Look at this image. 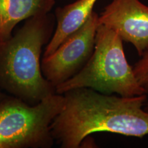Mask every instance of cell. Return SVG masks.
Instances as JSON below:
<instances>
[{"label": "cell", "instance_id": "1", "mask_svg": "<svg viewBox=\"0 0 148 148\" xmlns=\"http://www.w3.org/2000/svg\"><path fill=\"white\" fill-rule=\"evenodd\" d=\"M62 95L63 108L50 125L53 140L60 147H80L84 138L99 132L137 138L148 135L145 94L118 97L77 88Z\"/></svg>", "mask_w": 148, "mask_h": 148}, {"label": "cell", "instance_id": "2", "mask_svg": "<svg viewBox=\"0 0 148 148\" xmlns=\"http://www.w3.org/2000/svg\"><path fill=\"white\" fill-rule=\"evenodd\" d=\"M54 22L50 13L32 16L9 39L0 42V89L29 105L56 93L55 86L42 75L40 61Z\"/></svg>", "mask_w": 148, "mask_h": 148}, {"label": "cell", "instance_id": "3", "mask_svg": "<svg viewBox=\"0 0 148 148\" xmlns=\"http://www.w3.org/2000/svg\"><path fill=\"white\" fill-rule=\"evenodd\" d=\"M77 88L122 97L145 94L125 57L123 40L104 25H98L93 51L87 62L75 75L56 86V93L62 95Z\"/></svg>", "mask_w": 148, "mask_h": 148}, {"label": "cell", "instance_id": "4", "mask_svg": "<svg viewBox=\"0 0 148 148\" xmlns=\"http://www.w3.org/2000/svg\"><path fill=\"white\" fill-rule=\"evenodd\" d=\"M64 105L54 93L36 105L5 95L0 100V148H50L54 143L50 125Z\"/></svg>", "mask_w": 148, "mask_h": 148}, {"label": "cell", "instance_id": "5", "mask_svg": "<svg viewBox=\"0 0 148 148\" xmlns=\"http://www.w3.org/2000/svg\"><path fill=\"white\" fill-rule=\"evenodd\" d=\"M98 16L93 11L80 28L68 36L52 53L42 57V75L55 88L75 75L90 58L99 25Z\"/></svg>", "mask_w": 148, "mask_h": 148}, {"label": "cell", "instance_id": "6", "mask_svg": "<svg viewBox=\"0 0 148 148\" xmlns=\"http://www.w3.org/2000/svg\"><path fill=\"white\" fill-rule=\"evenodd\" d=\"M98 20L123 42L133 45L138 56L148 47V6L140 0H112L99 14Z\"/></svg>", "mask_w": 148, "mask_h": 148}, {"label": "cell", "instance_id": "7", "mask_svg": "<svg viewBox=\"0 0 148 148\" xmlns=\"http://www.w3.org/2000/svg\"><path fill=\"white\" fill-rule=\"evenodd\" d=\"M97 0H77L74 2L58 7L55 10L56 27L45 48L43 57L52 53L59 45L80 28L93 12Z\"/></svg>", "mask_w": 148, "mask_h": 148}, {"label": "cell", "instance_id": "8", "mask_svg": "<svg viewBox=\"0 0 148 148\" xmlns=\"http://www.w3.org/2000/svg\"><path fill=\"white\" fill-rule=\"evenodd\" d=\"M56 0H0V42L12 36L20 22L50 12Z\"/></svg>", "mask_w": 148, "mask_h": 148}, {"label": "cell", "instance_id": "9", "mask_svg": "<svg viewBox=\"0 0 148 148\" xmlns=\"http://www.w3.org/2000/svg\"><path fill=\"white\" fill-rule=\"evenodd\" d=\"M132 67L136 79L147 97L144 109L148 112V47Z\"/></svg>", "mask_w": 148, "mask_h": 148}, {"label": "cell", "instance_id": "10", "mask_svg": "<svg viewBox=\"0 0 148 148\" xmlns=\"http://www.w3.org/2000/svg\"><path fill=\"white\" fill-rule=\"evenodd\" d=\"M6 95V94H5V93H3V92H1V90H0V100H1V99H2V98L4 97V96Z\"/></svg>", "mask_w": 148, "mask_h": 148}]
</instances>
